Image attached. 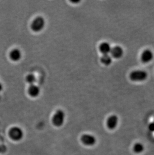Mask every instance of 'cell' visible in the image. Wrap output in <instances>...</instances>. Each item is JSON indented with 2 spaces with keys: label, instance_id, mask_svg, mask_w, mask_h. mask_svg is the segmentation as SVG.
I'll list each match as a JSON object with an SVG mask.
<instances>
[{
  "label": "cell",
  "instance_id": "obj_1",
  "mask_svg": "<svg viewBox=\"0 0 154 155\" xmlns=\"http://www.w3.org/2000/svg\"><path fill=\"white\" fill-rule=\"evenodd\" d=\"M65 120V114L61 110H59L54 114L52 119V122L54 126L57 127H60L64 124Z\"/></svg>",
  "mask_w": 154,
  "mask_h": 155
},
{
  "label": "cell",
  "instance_id": "obj_2",
  "mask_svg": "<svg viewBox=\"0 0 154 155\" xmlns=\"http://www.w3.org/2000/svg\"><path fill=\"white\" fill-rule=\"evenodd\" d=\"M130 78L133 81H142L147 79L148 74L143 70H135L130 74Z\"/></svg>",
  "mask_w": 154,
  "mask_h": 155
},
{
  "label": "cell",
  "instance_id": "obj_3",
  "mask_svg": "<svg viewBox=\"0 0 154 155\" xmlns=\"http://www.w3.org/2000/svg\"><path fill=\"white\" fill-rule=\"evenodd\" d=\"M45 25V21L42 17L36 18L31 24V29L34 32L42 31Z\"/></svg>",
  "mask_w": 154,
  "mask_h": 155
},
{
  "label": "cell",
  "instance_id": "obj_4",
  "mask_svg": "<svg viewBox=\"0 0 154 155\" xmlns=\"http://www.w3.org/2000/svg\"><path fill=\"white\" fill-rule=\"evenodd\" d=\"M9 136L13 140L19 141L23 138V131L20 127H14L9 130Z\"/></svg>",
  "mask_w": 154,
  "mask_h": 155
},
{
  "label": "cell",
  "instance_id": "obj_5",
  "mask_svg": "<svg viewBox=\"0 0 154 155\" xmlns=\"http://www.w3.org/2000/svg\"><path fill=\"white\" fill-rule=\"evenodd\" d=\"M81 141L83 144L87 146H92L96 143V139L93 135L85 134L81 137Z\"/></svg>",
  "mask_w": 154,
  "mask_h": 155
},
{
  "label": "cell",
  "instance_id": "obj_6",
  "mask_svg": "<svg viewBox=\"0 0 154 155\" xmlns=\"http://www.w3.org/2000/svg\"><path fill=\"white\" fill-rule=\"evenodd\" d=\"M154 54L151 50L146 49L141 54V61L144 63H148L153 59Z\"/></svg>",
  "mask_w": 154,
  "mask_h": 155
},
{
  "label": "cell",
  "instance_id": "obj_7",
  "mask_svg": "<svg viewBox=\"0 0 154 155\" xmlns=\"http://www.w3.org/2000/svg\"><path fill=\"white\" fill-rule=\"evenodd\" d=\"M118 118L117 116L112 115L108 117L107 120V126L110 130H114L117 126Z\"/></svg>",
  "mask_w": 154,
  "mask_h": 155
},
{
  "label": "cell",
  "instance_id": "obj_8",
  "mask_svg": "<svg viewBox=\"0 0 154 155\" xmlns=\"http://www.w3.org/2000/svg\"><path fill=\"white\" fill-rule=\"evenodd\" d=\"M110 53L112 57L118 59L122 56L124 51L122 47L119 46H116L113 48H112Z\"/></svg>",
  "mask_w": 154,
  "mask_h": 155
},
{
  "label": "cell",
  "instance_id": "obj_9",
  "mask_svg": "<svg viewBox=\"0 0 154 155\" xmlns=\"http://www.w3.org/2000/svg\"><path fill=\"white\" fill-rule=\"evenodd\" d=\"M10 57L12 61H18L22 57V53L18 49H14L10 52Z\"/></svg>",
  "mask_w": 154,
  "mask_h": 155
},
{
  "label": "cell",
  "instance_id": "obj_10",
  "mask_svg": "<svg viewBox=\"0 0 154 155\" xmlns=\"http://www.w3.org/2000/svg\"><path fill=\"white\" fill-rule=\"evenodd\" d=\"M40 92V89L37 85L35 84L30 85L28 88V93L29 95L33 97H38Z\"/></svg>",
  "mask_w": 154,
  "mask_h": 155
},
{
  "label": "cell",
  "instance_id": "obj_11",
  "mask_svg": "<svg viewBox=\"0 0 154 155\" xmlns=\"http://www.w3.org/2000/svg\"><path fill=\"white\" fill-rule=\"evenodd\" d=\"M111 49L112 48L111 47L110 45L107 42L102 43L99 47L100 51L103 55L109 54V53H110Z\"/></svg>",
  "mask_w": 154,
  "mask_h": 155
},
{
  "label": "cell",
  "instance_id": "obj_12",
  "mask_svg": "<svg viewBox=\"0 0 154 155\" xmlns=\"http://www.w3.org/2000/svg\"><path fill=\"white\" fill-rule=\"evenodd\" d=\"M101 61L103 64L105 65H109L112 63V57L109 54H105L102 56Z\"/></svg>",
  "mask_w": 154,
  "mask_h": 155
},
{
  "label": "cell",
  "instance_id": "obj_13",
  "mask_svg": "<svg viewBox=\"0 0 154 155\" xmlns=\"http://www.w3.org/2000/svg\"><path fill=\"white\" fill-rule=\"evenodd\" d=\"M144 146L142 143H135L133 147V150L134 152L138 154L142 152L143 151H144Z\"/></svg>",
  "mask_w": 154,
  "mask_h": 155
},
{
  "label": "cell",
  "instance_id": "obj_14",
  "mask_svg": "<svg viewBox=\"0 0 154 155\" xmlns=\"http://www.w3.org/2000/svg\"><path fill=\"white\" fill-rule=\"evenodd\" d=\"M26 81L28 84H29L30 85L34 84V83L36 81V78L35 75L33 74H28L26 77Z\"/></svg>",
  "mask_w": 154,
  "mask_h": 155
},
{
  "label": "cell",
  "instance_id": "obj_15",
  "mask_svg": "<svg viewBox=\"0 0 154 155\" xmlns=\"http://www.w3.org/2000/svg\"><path fill=\"white\" fill-rule=\"evenodd\" d=\"M149 129L151 132H154V122L151 123L149 126Z\"/></svg>",
  "mask_w": 154,
  "mask_h": 155
},
{
  "label": "cell",
  "instance_id": "obj_16",
  "mask_svg": "<svg viewBox=\"0 0 154 155\" xmlns=\"http://www.w3.org/2000/svg\"><path fill=\"white\" fill-rule=\"evenodd\" d=\"M3 89V86L1 83H0V92Z\"/></svg>",
  "mask_w": 154,
  "mask_h": 155
},
{
  "label": "cell",
  "instance_id": "obj_17",
  "mask_svg": "<svg viewBox=\"0 0 154 155\" xmlns=\"http://www.w3.org/2000/svg\"><path fill=\"white\" fill-rule=\"evenodd\" d=\"M0 152H1V147H0Z\"/></svg>",
  "mask_w": 154,
  "mask_h": 155
}]
</instances>
